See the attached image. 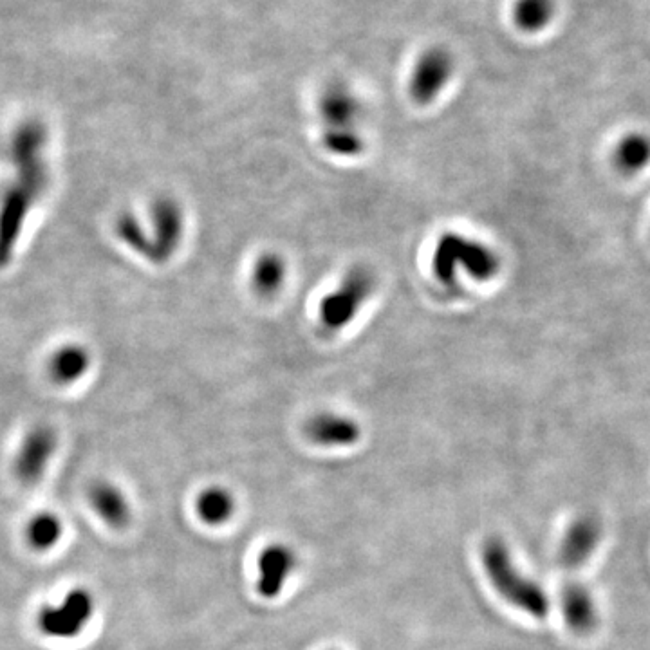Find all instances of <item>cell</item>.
<instances>
[{
	"label": "cell",
	"instance_id": "obj_1",
	"mask_svg": "<svg viewBox=\"0 0 650 650\" xmlns=\"http://www.w3.org/2000/svg\"><path fill=\"white\" fill-rule=\"evenodd\" d=\"M318 116L322 121V143L336 158H354L365 147L360 123L363 105L351 87L331 84L318 100Z\"/></svg>",
	"mask_w": 650,
	"mask_h": 650
},
{
	"label": "cell",
	"instance_id": "obj_2",
	"mask_svg": "<svg viewBox=\"0 0 650 650\" xmlns=\"http://www.w3.org/2000/svg\"><path fill=\"white\" fill-rule=\"evenodd\" d=\"M483 566L495 591L515 609L533 618H546L548 595L537 582L520 573L510 549L501 539H488L483 546Z\"/></svg>",
	"mask_w": 650,
	"mask_h": 650
},
{
	"label": "cell",
	"instance_id": "obj_3",
	"mask_svg": "<svg viewBox=\"0 0 650 650\" xmlns=\"http://www.w3.org/2000/svg\"><path fill=\"white\" fill-rule=\"evenodd\" d=\"M501 270V259L481 241L448 232L437 241L432 253V273L445 286H454L459 273L477 282L492 280Z\"/></svg>",
	"mask_w": 650,
	"mask_h": 650
},
{
	"label": "cell",
	"instance_id": "obj_4",
	"mask_svg": "<svg viewBox=\"0 0 650 650\" xmlns=\"http://www.w3.org/2000/svg\"><path fill=\"white\" fill-rule=\"evenodd\" d=\"M376 288V275L365 266H356L345 273L342 282L320 302V324L327 331L336 333L351 324L360 309L365 306Z\"/></svg>",
	"mask_w": 650,
	"mask_h": 650
},
{
	"label": "cell",
	"instance_id": "obj_5",
	"mask_svg": "<svg viewBox=\"0 0 650 650\" xmlns=\"http://www.w3.org/2000/svg\"><path fill=\"white\" fill-rule=\"evenodd\" d=\"M94 611L93 593L85 587H73L58 602L38 609V631L53 640H75L93 620Z\"/></svg>",
	"mask_w": 650,
	"mask_h": 650
},
{
	"label": "cell",
	"instance_id": "obj_6",
	"mask_svg": "<svg viewBox=\"0 0 650 650\" xmlns=\"http://www.w3.org/2000/svg\"><path fill=\"white\" fill-rule=\"evenodd\" d=\"M455 62L445 47H430L418 56L409 80L410 98L418 105L436 102L454 76Z\"/></svg>",
	"mask_w": 650,
	"mask_h": 650
},
{
	"label": "cell",
	"instance_id": "obj_7",
	"mask_svg": "<svg viewBox=\"0 0 650 650\" xmlns=\"http://www.w3.org/2000/svg\"><path fill=\"white\" fill-rule=\"evenodd\" d=\"M55 434L49 428L31 430L15 457V475L26 486L40 483L55 454Z\"/></svg>",
	"mask_w": 650,
	"mask_h": 650
},
{
	"label": "cell",
	"instance_id": "obj_8",
	"mask_svg": "<svg viewBox=\"0 0 650 650\" xmlns=\"http://www.w3.org/2000/svg\"><path fill=\"white\" fill-rule=\"evenodd\" d=\"M600 539H602L600 522L593 515H580L569 524L560 542V549H558L560 566L566 569H578L584 566L598 548Z\"/></svg>",
	"mask_w": 650,
	"mask_h": 650
},
{
	"label": "cell",
	"instance_id": "obj_9",
	"mask_svg": "<svg viewBox=\"0 0 650 650\" xmlns=\"http://www.w3.org/2000/svg\"><path fill=\"white\" fill-rule=\"evenodd\" d=\"M297 567V557L284 544H271L260 553L257 591L262 598H277Z\"/></svg>",
	"mask_w": 650,
	"mask_h": 650
},
{
	"label": "cell",
	"instance_id": "obj_10",
	"mask_svg": "<svg viewBox=\"0 0 650 650\" xmlns=\"http://www.w3.org/2000/svg\"><path fill=\"white\" fill-rule=\"evenodd\" d=\"M96 517L112 530H123L132 519L129 499L120 486L109 481H98L87 493Z\"/></svg>",
	"mask_w": 650,
	"mask_h": 650
},
{
	"label": "cell",
	"instance_id": "obj_11",
	"mask_svg": "<svg viewBox=\"0 0 650 650\" xmlns=\"http://www.w3.org/2000/svg\"><path fill=\"white\" fill-rule=\"evenodd\" d=\"M306 436L315 445L327 448L351 446L360 439V427L353 418L333 412H322L307 421Z\"/></svg>",
	"mask_w": 650,
	"mask_h": 650
},
{
	"label": "cell",
	"instance_id": "obj_12",
	"mask_svg": "<svg viewBox=\"0 0 650 650\" xmlns=\"http://www.w3.org/2000/svg\"><path fill=\"white\" fill-rule=\"evenodd\" d=\"M567 627L576 634H589L598 623V609L591 591L582 584H569L560 596Z\"/></svg>",
	"mask_w": 650,
	"mask_h": 650
},
{
	"label": "cell",
	"instance_id": "obj_13",
	"mask_svg": "<svg viewBox=\"0 0 650 650\" xmlns=\"http://www.w3.org/2000/svg\"><path fill=\"white\" fill-rule=\"evenodd\" d=\"M288 277V264L279 253H262L253 264L251 284L260 297L271 298L279 293Z\"/></svg>",
	"mask_w": 650,
	"mask_h": 650
},
{
	"label": "cell",
	"instance_id": "obj_14",
	"mask_svg": "<svg viewBox=\"0 0 650 650\" xmlns=\"http://www.w3.org/2000/svg\"><path fill=\"white\" fill-rule=\"evenodd\" d=\"M557 15V0H515L511 20L522 33H540L551 26Z\"/></svg>",
	"mask_w": 650,
	"mask_h": 650
},
{
	"label": "cell",
	"instance_id": "obj_15",
	"mask_svg": "<svg viewBox=\"0 0 650 650\" xmlns=\"http://www.w3.org/2000/svg\"><path fill=\"white\" fill-rule=\"evenodd\" d=\"M64 537V522L51 511H38L26 522L24 539L29 548L38 553H47L60 544Z\"/></svg>",
	"mask_w": 650,
	"mask_h": 650
},
{
	"label": "cell",
	"instance_id": "obj_16",
	"mask_svg": "<svg viewBox=\"0 0 650 650\" xmlns=\"http://www.w3.org/2000/svg\"><path fill=\"white\" fill-rule=\"evenodd\" d=\"M154 221H156V230L159 235V259H167L174 253L177 244L181 241L183 214L176 203H172L170 199H163L154 208Z\"/></svg>",
	"mask_w": 650,
	"mask_h": 650
},
{
	"label": "cell",
	"instance_id": "obj_17",
	"mask_svg": "<svg viewBox=\"0 0 650 650\" xmlns=\"http://www.w3.org/2000/svg\"><path fill=\"white\" fill-rule=\"evenodd\" d=\"M195 511L199 519L208 526H223L232 519L235 501L228 490H224L221 486H210L199 493L195 501Z\"/></svg>",
	"mask_w": 650,
	"mask_h": 650
},
{
	"label": "cell",
	"instance_id": "obj_18",
	"mask_svg": "<svg viewBox=\"0 0 650 650\" xmlns=\"http://www.w3.org/2000/svg\"><path fill=\"white\" fill-rule=\"evenodd\" d=\"M616 167L625 174L640 172L650 163V138L647 134L634 132L625 136L614 150Z\"/></svg>",
	"mask_w": 650,
	"mask_h": 650
}]
</instances>
